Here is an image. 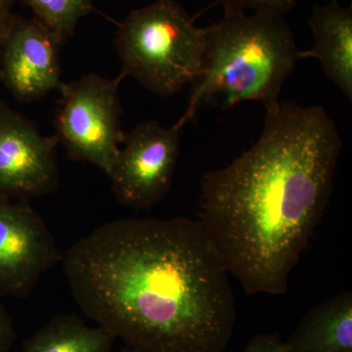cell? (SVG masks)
Returning a JSON list of instances; mask_svg holds the SVG:
<instances>
[{"instance_id":"13","label":"cell","mask_w":352,"mask_h":352,"mask_svg":"<svg viewBox=\"0 0 352 352\" xmlns=\"http://www.w3.org/2000/svg\"><path fill=\"white\" fill-rule=\"evenodd\" d=\"M24 4L34 19L43 25L62 44L74 34L78 21L94 7V0H16Z\"/></svg>"},{"instance_id":"16","label":"cell","mask_w":352,"mask_h":352,"mask_svg":"<svg viewBox=\"0 0 352 352\" xmlns=\"http://www.w3.org/2000/svg\"><path fill=\"white\" fill-rule=\"evenodd\" d=\"M16 333L10 315L0 300V352H6L12 346Z\"/></svg>"},{"instance_id":"3","label":"cell","mask_w":352,"mask_h":352,"mask_svg":"<svg viewBox=\"0 0 352 352\" xmlns=\"http://www.w3.org/2000/svg\"><path fill=\"white\" fill-rule=\"evenodd\" d=\"M206 38L203 69L176 129L182 131L214 101L223 109L242 102H259L265 109L279 103L282 87L300 59L283 16L224 12L219 22L206 28Z\"/></svg>"},{"instance_id":"6","label":"cell","mask_w":352,"mask_h":352,"mask_svg":"<svg viewBox=\"0 0 352 352\" xmlns=\"http://www.w3.org/2000/svg\"><path fill=\"white\" fill-rule=\"evenodd\" d=\"M180 152V129L156 120L126 134L109 178L122 206L147 210L163 200L173 183Z\"/></svg>"},{"instance_id":"8","label":"cell","mask_w":352,"mask_h":352,"mask_svg":"<svg viewBox=\"0 0 352 352\" xmlns=\"http://www.w3.org/2000/svg\"><path fill=\"white\" fill-rule=\"evenodd\" d=\"M63 254L29 201L0 199V298H25Z\"/></svg>"},{"instance_id":"2","label":"cell","mask_w":352,"mask_h":352,"mask_svg":"<svg viewBox=\"0 0 352 352\" xmlns=\"http://www.w3.org/2000/svg\"><path fill=\"white\" fill-rule=\"evenodd\" d=\"M265 112L256 144L204 175L197 220L245 293L279 296L323 219L342 139L320 106Z\"/></svg>"},{"instance_id":"7","label":"cell","mask_w":352,"mask_h":352,"mask_svg":"<svg viewBox=\"0 0 352 352\" xmlns=\"http://www.w3.org/2000/svg\"><path fill=\"white\" fill-rule=\"evenodd\" d=\"M54 135L0 99V199L31 201L54 193L60 173Z\"/></svg>"},{"instance_id":"10","label":"cell","mask_w":352,"mask_h":352,"mask_svg":"<svg viewBox=\"0 0 352 352\" xmlns=\"http://www.w3.org/2000/svg\"><path fill=\"white\" fill-rule=\"evenodd\" d=\"M314 43L300 58L318 60L324 73L344 96L352 100V6L342 7L338 0L315 6L307 21Z\"/></svg>"},{"instance_id":"11","label":"cell","mask_w":352,"mask_h":352,"mask_svg":"<svg viewBox=\"0 0 352 352\" xmlns=\"http://www.w3.org/2000/svg\"><path fill=\"white\" fill-rule=\"evenodd\" d=\"M291 352H352V294L312 308L286 342Z\"/></svg>"},{"instance_id":"1","label":"cell","mask_w":352,"mask_h":352,"mask_svg":"<svg viewBox=\"0 0 352 352\" xmlns=\"http://www.w3.org/2000/svg\"><path fill=\"white\" fill-rule=\"evenodd\" d=\"M83 314L142 352H224L237 320L230 272L195 219L109 221L63 254Z\"/></svg>"},{"instance_id":"14","label":"cell","mask_w":352,"mask_h":352,"mask_svg":"<svg viewBox=\"0 0 352 352\" xmlns=\"http://www.w3.org/2000/svg\"><path fill=\"white\" fill-rule=\"evenodd\" d=\"M224 12H245L274 14L284 16L295 8L298 0H217Z\"/></svg>"},{"instance_id":"15","label":"cell","mask_w":352,"mask_h":352,"mask_svg":"<svg viewBox=\"0 0 352 352\" xmlns=\"http://www.w3.org/2000/svg\"><path fill=\"white\" fill-rule=\"evenodd\" d=\"M244 352H291L279 333H259L250 340Z\"/></svg>"},{"instance_id":"12","label":"cell","mask_w":352,"mask_h":352,"mask_svg":"<svg viewBox=\"0 0 352 352\" xmlns=\"http://www.w3.org/2000/svg\"><path fill=\"white\" fill-rule=\"evenodd\" d=\"M116 336L91 327L76 314L53 317L23 344L19 352H113Z\"/></svg>"},{"instance_id":"4","label":"cell","mask_w":352,"mask_h":352,"mask_svg":"<svg viewBox=\"0 0 352 352\" xmlns=\"http://www.w3.org/2000/svg\"><path fill=\"white\" fill-rule=\"evenodd\" d=\"M206 28L175 0H157L131 11L118 29L122 73L161 97L198 80L206 51Z\"/></svg>"},{"instance_id":"5","label":"cell","mask_w":352,"mask_h":352,"mask_svg":"<svg viewBox=\"0 0 352 352\" xmlns=\"http://www.w3.org/2000/svg\"><path fill=\"white\" fill-rule=\"evenodd\" d=\"M124 73L109 80L90 74L76 82H62L55 115L54 136L69 159L87 162L109 175L124 143L119 97Z\"/></svg>"},{"instance_id":"18","label":"cell","mask_w":352,"mask_h":352,"mask_svg":"<svg viewBox=\"0 0 352 352\" xmlns=\"http://www.w3.org/2000/svg\"><path fill=\"white\" fill-rule=\"evenodd\" d=\"M120 352H142L140 351H138V349H132L131 346H126L124 349H122V351Z\"/></svg>"},{"instance_id":"9","label":"cell","mask_w":352,"mask_h":352,"mask_svg":"<svg viewBox=\"0 0 352 352\" xmlns=\"http://www.w3.org/2000/svg\"><path fill=\"white\" fill-rule=\"evenodd\" d=\"M63 45L38 21L14 17L0 43V82L22 103L61 87Z\"/></svg>"},{"instance_id":"17","label":"cell","mask_w":352,"mask_h":352,"mask_svg":"<svg viewBox=\"0 0 352 352\" xmlns=\"http://www.w3.org/2000/svg\"><path fill=\"white\" fill-rule=\"evenodd\" d=\"M16 0H0V43L15 17L13 6Z\"/></svg>"}]
</instances>
